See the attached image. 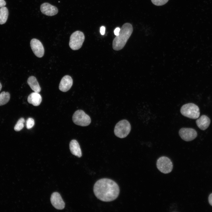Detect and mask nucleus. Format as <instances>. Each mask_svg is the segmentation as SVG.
<instances>
[{
  "label": "nucleus",
  "instance_id": "18",
  "mask_svg": "<svg viewBox=\"0 0 212 212\" xmlns=\"http://www.w3.org/2000/svg\"><path fill=\"white\" fill-rule=\"evenodd\" d=\"M10 94L8 92L3 91L0 94V106L7 103L10 100Z\"/></svg>",
  "mask_w": 212,
  "mask_h": 212
},
{
  "label": "nucleus",
  "instance_id": "6",
  "mask_svg": "<svg viewBox=\"0 0 212 212\" xmlns=\"http://www.w3.org/2000/svg\"><path fill=\"white\" fill-rule=\"evenodd\" d=\"M72 118L74 124L81 126H87L91 122L90 117L81 110H78L74 112Z\"/></svg>",
  "mask_w": 212,
  "mask_h": 212
},
{
  "label": "nucleus",
  "instance_id": "22",
  "mask_svg": "<svg viewBox=\"0 0 212 212\" xmlns=\"http://www.w3.org/2000/svg\"><path fill=\"white\" fill-rule=\"evenodd\" d=\"M100 33L101 35H104L105 32V28L104 26H102L100 28Z\"/></svg>",
  "mask_w": 212,
  "mask_h": 212
},
{
  "label": "nucleus",
  "instance_id": "4",
  "mask_svg": "<svg viewBox=\"0 0 212 212\" xmlns=\"http://www.w3.org/2000/svg\"><path fill=\"white\" fill-rule=\"evenodd\" d=\"M131 129L130 122L127 120H123L119 121L116 125L114 132L117 137L121 138L126 137L129 133Z\"/></svg>",
  "mask_w": 212,
  "mask_h": 212
},
{
  "label": "nucleus",
  "instance_id": "20",
  "mask_svg": "<svg viewBox=\"0 0 212 212\" xmlns=\"http://www.w3.org/2000/svg\"><path fill=\"white\" fill-rule=\"evenodd\" d=\"M34 124V120L32 118H29L27 119L26 121V127L27 129L32 128Z\"/></svg>",
  "mask_w": 212,
  "mask_h": 212
},
{
  "label": "nucleus",
  "instance_id": "3",
  "mask_svg": "<svg viewBox=\"0 0 212 212\" xmlns=\"http://www.w3.org/2000/svg\"><path fill=\"white\" fill-rule=\"evenodd\" d=\"M180 111L184 116L192 119L198 118L200 114L198 107L193 103H189L183 105L181 107Z\"/></svg>",
  "mask_w": 212,
  "mask_h": 212
},
{
  "label": "nucleus",
  "instance_id": "9",
  "mask_svg": "<svg viewBox=\"0 0 212 212\" xmlns=\"http://www.w3.org/2000/svg\"><path fill=\"white\" fill-rule=\"evenodd\" d=\"M30 46L34 54L37 57H42L44 52V48L41 42L36 39H33L30 41Z\"/></svg>",
  "mask_w": 212,
  "mask_h": 212
},
{
  "label": "nucleus",
  "instance_id": "13",
  "mask_svg": "<svg viewBox=\"0 0 212 212\" xmlns=\"http://www.w3.org/2000/svg\"><path fill=\"white\" fill-rule=\"evenodd\" d=\"M69 149L71 153L78 158L82 156V153L80 145L75 140H72L69 143Z\"/></svg>",
  "mask_w": 212,
  "mask_h": 212
},
{
  "label": "nucleus",
  "instance_id": "24",
  "mask_svg": "<svg viewBox=\"0 0 212 212\" xmlns=\"http://www.w3.org/2000/svg\"><path fill=\"white\" fill-rule=\"evenodd\" d=\"M6 4V3L4 0H0V7L4 6Z\"/></svg>",
  "mask_w": 212,
  "mask_h": 212
},
{
  "label": "nucleus",
  "instance_id": "21",
  "mask_svg": "<svg viewBox=\"0 0 212 212\" xmlns=\"http://www.w3.org/2000/svg\"><path fill=\"white\" fill-rule=\"evenodd\" d=\"M169 0H151L152 3L157 6L163 5L166 3Z\"/></svg>",
  "mask_w": 212,
  "mask_h": 212
},
{
  "label": "nucleus",
  "instance_id": "2",
  "mask_svg": "<svg viewBox=\"0 0 212 212\" xmlns=\"http://www.w3.org/2000/svg\"><path fill=\"white\" fill-rule=\"evenodd\" d=\"M131 24L128 23L124 24L120 28L119 34L113 40L112 47L115 50L122 49L131 35L133 31Z\"/></svg>",
  "mask_w": 212,
  "mask_h": 212
},
{
  "label": "nucleus",
  "instance_id": "16",
  "mask_svg": "<svg viewBox=\"0 0 212 212\" xmlns=\"http://www.w3.org/2000/svg\"><path fill=\"white\" fill-rule=\"evenodd\" d=\"M28 84L34 92L39 93L41 90L39 84L36 78L34 76L29 77L27 80Z\"/></svg>",
  "mask_w": 212,
  "mask_h": 212
},
{
  "label": "nucleus",
  "instance_id": "25",
  "mask_svg": "<svg viewBox=\"0 0 212 212\" xmlns=\"http://www.w3.org/2000/svg\"><path fill=\"white\" fill-rule=\"evenodd\" d=\"M208 201L210 204L212 206V193L209 196Z\"/></svg>",
  "mask_w": 212,
  "mask_h": 212
},
{
  "label": "nucleus",
  "instance_id": "1",
  "mask_svg": "<svg viewBox=\"0 0 212 212\" xmlns=\"http://www.w3.org/2000/svg\"><path fill=\"white\" fill-rule=\"evenodd\" d=\"M120 191L117 184L114 180L107 178L99 180L93 187V191L96 197L104 202L111 201L116 199Z\"/></svg>",
  "mask_w": 212,
  "mask_h": 212
},
{
  "label": "nucleus",
  "instance_id": "7",
  "mask_svg": "<svg viewBox=\"0 0 212 212\" xmlns=\"http://www.w3.org/2000/svg\"><path fill=\"white\" fill-rule=\"evenodd\" d=\"M157 168L161 172L167 174L170 173L173 168V164L170 159L168 157L161 156L157 160L156 162Z\"/></svg>",
  "mask_w": 212,
  "mask_h": 212
},
{
  "label": "nucleus",
  "instance_id": "14",
  "mask_svg": "<svg viewBox=\"0 0 212 212\" xmlns=\"http://www.w3.org/2000/svg\"><path fill=\"white\" fill-rule=\"evenodd\" d=\"M210 122L209 118L205 115H202L196 121L198 127L202 130H205L207 128Z\"/></svg>",
  "mask_w": 212,
  "mask_h": 212
},
{
  "label": "nucleus",
  "instance_id": "19",
  "mask_svg": "<svg viewBox=\"0 0 212 212\" xmlns=\"http://www.w3.org/2000/svg\"><path fill=\"white\" fill-rule=\"evenodd\" d=\"M24 122L25 120L23 118L21 117L20 118L14 127V130L16 131H19L22 130L24 126Z\"/></svg>",
  "mask_w": 212,
  "mask_h": 212
},
{
  "label": "nucleus",
  "instance_id": "17",
  "mask_svg": "<svg viewBox=\"0 0 212 212\" xmlns=\"http://www.w3.org/2000/svg\"><path fill=\"white\" fill-rule=\"evenodd\" d=\"M8 16V11L7 8L4 6L0 8V24H2L6 22Z\"/></svg>",
  "mask_w": 212,
  "mask_h": 212
},
{
  "label": "nucleus",
  "instance_id": "23",
  "mask_svg": "<svg viewBox=\"0 0 212 212\" xmlns=\"http://www.w3.org/2000/svg\"><path fill=\"white\" fill-rule=\"evenodd\" d=\"M120 29L119 27L116 28L114 31L115 34L116 36L119 34Z\"/></svg>",
  "mask_w": 212,
  "mask_h": 212
},
{
  "label": "nucleus",
  "instance_id": "5",
  "mask_svg": "<svg viewBox=\"0 0 212 212\" xmlns=\"http://www.w3.org/2000/svg\"><path fill=\"white\" fill-rule=\"evenodd\" d=\"M85 39L83 33L80 31H77L72 33L70 37L69 45L73 50H77L82 46Z\"/></svg>",
  "mask_w": 212,
  "mask_h": 212
},
{
  "label": "nucleus",
  "instance_id": "8",
  "mask_svg": "<svg viewBox=\"0 0 212 212\" xmlns=\"http://www.w3.org/2000/svg\"><path fill=\"white\" fill-rule=\"evenodd\" d=\"M179 134L181 138L186 141L193 140L197 135V133L196 130L192 128H181L179 131Z\"/></svg>",
  "mask_w": 212,
  "mask_h": 212
},
{
  "label": "nucleus",
  "instance_id": "12",
  "mask_svg": "<svg viewBox=\"0 0 212 212\" xmlns=\"http://www.w3.org/2000/svg\"><path fill=\"white\" fill-rule=\"evenodd\" d=\"M73 84V80L69 76L66 75L62 79L59 86V90L63 92H66L71 88Z\"/></svg>",
  "mask_w": 212,
  "mask_h": 212
},
{
  "label": "nucleus",
  "instance_id": "10",
  "mask_svg": "<svg viewBox=\"0 0 212 212\" xmlns=\"http://www.w3.org/2000/svg\"><path fill=\"white\" fill-rule=\"evenodd\" d=\"M50 201L52 206L57 209L62 210L65 207V203L60 195L58 192H54L52 194Z\"/></svg>",
  "mask_w": 212,
  "mask_h": 212
},
{
  "label": "nucleus",
  "instance_id": "11",
  "mask_svg": "<svg viewBox=\"0 0 212 212\" xmlns=\"http://www.w3.org/2000/svg\"><path fill=\"white\" fill-rule=\"evenodd\" d=\"M40 9L42 14L49 16H53L57 14L58 11L56 6L47 2L42 4L40 6Z\"/></svg>",
  "mask_w": 212,
  "mask_h": 212
},
{
  "label": "nucleus",
  "instance_id": "15",
  "mask_svg": "<svg viewBox=\"0 0 212 212\" xmlns=\"http://www.w3.org/2000/svg\"><path fill=\"white\" fill-rule=\"evenodd\" d=\"M42 101V97L40 94L35 92L31 93L27 98L28 102L34 106L39 105Z\"/></svg>",
  "mask_w": 212,
  "mask_h": 212
},
{
  "label": "nucleus",
  "instance_id": "26",
  "mask_svg": "<svg viewBox=\"0 0 212 212\" xmlns=\"http://www.w3.org/2000/svg\"><path fill=\"white\" fill-rule=\"evenodd\" d=\"M1 88H2V85L1 84V83L0 82V91L1 90Z\"/></svg>",
  "mask_w": 212,
  "mask_h": 212
}]
</instances>
